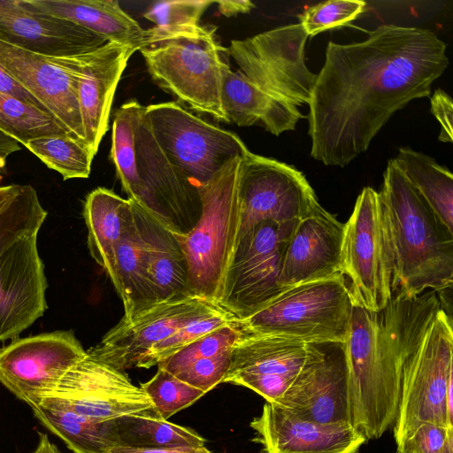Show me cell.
<instances>
[{
	"instance_id": "26",
	"label": "cell",
	"mask_w": 453,
	"mask_h": 453,
	"mask_svg": "<svg viewBox=\"0 0 453 453\" xmlns=\"http://www.w3.org/2000/svg\"><path fill=\"white\" fill-rule=\"evenodd\" d=\"M221 102L229 123L239 127L259 125L274 135L295 129L299 119L304 118L296 106L269 95L224 61Z\"/></svg>"
},
{
	"instance_id": "37",
	"label": "cell",
	"mask_w": 453,
	"mask_h": 453,
	"mask_svg": "<svg viewBox=\"0 0 453 453\" xmlns=\"http://www.w3.org/2000/svg\"><path fill=\"white\" fill-rule=\"evenodd\" d=\"M238 320L225 310L195 319L153 345L143 359L141 368L157 365L161 360L179 351L189 343L226 325Z\"/></svg>"
},
{
	"instance_id": "15",
	"label": "cell",
	"mask_w": 453,
	"mask_h": 453,
	"mask_svg": "<svg viewBox=\"0 0 453 453\" xmlns=\"http://www.w3.org/2000/svg\"><path fill=\"white\" fill-rule=\"evenodd\" d=\"M223 310L194 295L154 302L124 316L101 342L87 350L116 369L141 368L151 347L189 322Z\"/></svg>"
},
{
	"instance_id": "32",
	"label": "cell",
	"mask_w": 453,
	"mask_h": 453,
	"mask_svg": "<svg viewBox=\"0 0 453 453\" xmlns=\"http://www.w3.org/2000/svg\"><path fill=\"white\" fill-rule=\"evenodd\" d=\"M119 446L158 448L204 446L205 440L195 431L159 418L132 414L114 419Z\"/></svg>"
},
{
	"instance_id": "28",
	"label": "cell",
	"mask_w": 453,
	"mask_h": 453,
	"mask_svg": "<svg viewBox=\"0 0 453 453\" xmlns=\"http://www.w3.org/2000/svg\"><path fill=\"white\" fill-rule=\"evenodd\" d=\"M83 217L89 254L107 274L117 243L133 219L131 202L111 189L97 188L86 197Z\"/></svg>"
},
{
	"instance_id": "48",
	"label": "cell",
	"mask_w": 453,
	"mask_h": 453,
	"mask_svg": "<svg viewBox=\"0 0 453 453\" xmlns=\"http://www.w3.org/2000/svg\"><path fill=\"white\" fill-rule=\"evenodd\" d=\"M39 441L34 453H61L60 450L53 444L46 434L38 433Z\"/></svg>"
},
{
	"instance_id": "51",
	"label": "cell",
	"mask_w": 453,
	"mask_h": 453,
	"mask_svg": "<svg viewBox=\"0 0 453 453\" xmlns=\"http://www.w3.org/2000/svg\"><path fill=\"white\" fill-rule=\"evenodd\" d=\"M396 453H399V452H396Z\"/></svg>"
},
{
	"instance_id": "24",
	"label": "cell",
	"mask_w": 453,
	"mask_h": 453,
	"mask_svg": "<svg viewBox=\"0 0 453 453\" xmlns=\"http://www.w3.org/2000/svg\"><path fill=\"white\" fill-rule=\"evenodd\" d=\"M250 426L264 453H358L366 441L351 425L303 420L269 403Z\"/></svg>"
},
{
	"instance_id": "46",
	"label": "cell",
	"mask_w": 453,
	"mask_h": 453,
	"mask_svg": "<svg viewBox=\"0 0 453 453\" xmlns=\"http://www.w3.org/2000/svg\"><path fill=\"white\" fill-rule=\"evenodd\" d=\"M214 4H218L219 12L226 17L248 13L255 7L254 4L248 0H221L215 1Z\"/></svg>"
},
{
	"instance_id": "2",
	"label": "cell",
	"mask_w": 453,
	"mask_h": 453,
	"mask_svg": "<svg viewBox=\"0 0 453 453\" xmlns=\"http://www.w3.org/2000/svg\"><path fill=\"white\" fill-rule=\"evenodd\" d=\"M402 348V374L393 436L398 451L422 423L453 427L451 317L435 291L395 294L387 304Z\"/></svg>"
},
{
	"instance_id": "34",
	"label": "cell",
	"mask_w": 453,
	"mask_h": 453,
	"mask_svg": "<svg viewBox=\"0 0 453 453\" xmlns=\"http://www.w3.org/2000/svg\"><path fill=\"white\" fill-rule=\"evenodd\" d=\"M47 215L36 190L31 185H20L0 209V256L19 239L38 234Z\"/></svg>"
},
{
	"instance_id": "3",
	"label": "cell",
	"mask_w": 453,
	"mask_h": 453,
	"mask_svg": "<svg viewBox=\"0 0 453 453\" xmlns=\"http://www.w3.org/2000/svg\"><path fill=\"white\" fill-rule=\"evenodd\" d=\"M379 193L392 261V293L409 296L452 287L453 231L408 181L394 158Z\"/></svg>"
},
{
	"instance_id": "17",
	"label": "cell",
	"mask_w": 453,
	"mask_h": 453,
	"mask_svg": "<svg viewBox=\"0 0 453 453\" xmlns=\"http://www.w3.org/2000/svg\"><path fill=\"white\" fill-rule=\"evenodd\" d=\"M85 355L72 330L18 337L0 349V383L28 403L50 394Z\"/></svg>"
},
{
	"instance_id": "13",
	"label": "cell",
	"mask_w": 453,
	"mask_h": 453,
	"mask_svg": "<svg viewBox=\"0 0 453 453\" xmlns=\"http://www.w3.org/2000/svg\"><path fill=\"white\" fill-rule=\"evenodd\" d=\"M296 223L265 220L239 238L219 307L241 320L286 289L280 284L282 258Z\"/></svg>"
},
{
	"instance_id": "7",
	"label": "cell",
	"mask_w": 453,
	"mask_h": 453,
	"mask_svg": "<svg viewBox=\"0 0 453 453\" xmlns=\"http://www.w3.org/2000/svg\"><path fill=\"white\" fill-rule=\"evenodd\" d=\"M242 158L228 161L198 188L200 216L188 233H176L187 261L190 294L218 305L239 238Z\"/></svg>"
},
{
	"instance_id": "41",
	"label": "cell",
	"mask_w": 453,
	"mask_h": 453,
	"mask_svg": "<svg viewBox=\"0 0 453 453\" xmlns=\"http://www.w3.org/2000/svg\"><path fill=\"white\" fill-rule=\"evenodd\" d=\"M231 350L197 360L174 374L180 380L209 392L223 382L231 365Z\"/></svg>"
},
{
	"instance_id": "19",
	"label": "cell",
	"mask_w": 453,
	"mask_h": 453,
	"mask_svg": "<svg viewBox=\"0 0 453 453\" xmlns=\"http://www.w3.org/2000/svg\"><path fill=\"white\" fill-rule=\"evenodd\" d=\"M305 344L239 327L231 350V365L223 382L246 387L266 403L276 404L303 366Z\"/></svg>"
},
{
	"instance_id": "30",
	"label": "cell",
	"mask_w": 453,
	"mask_h": 453,
	"mask_svg": "<svg viewBox=\"0 0 453 453\" xmlns=\"http://www.w3.org/2000/svg\"><path fill=\"white\" fill-rule=\"evenodd\" d=\"M411 186L437 217L453 231V175L431 157L408 147L394 158Z\"/></svg>"
},
{
	"instance_id": "20",
	"label": "cell",
	"mask_w": 453,
	"mask_h": 453,
	"mask_svg": "<svg viewBox=\"0 0 453 453\" xmlns=\"http://www.w3.org/2000/svg\"><path fill=\"white\" fill-rule=\"evenodd\" d=\"M37 235L19 239L0 256V341L18 338L48 309Z\"/></svg>"
},
{
	"instance_id": "9",
	"label": "cell",
	"mask_w": 453,
	"mask_h": 453,
	"mask_svg": "<svg viewBox=\"0 0 453 453\" xmlns=\"http://www.w3.org/2000/svg\"><path fill=\"white\" fill-rule=\"evenodd\" d=\"M144 117L170 163L197 188L228 161L249 150L240 137L176 102L150 104Z\"/></svg>"
},
{
	"instance_id": "49",
	"label": "cell",
	"mask_w": 453,
	"mask_h": 453,
	"mask_svg": "<svg viewBox=\"0 0 453 453\" xmlns=\"http://www.w3.org/2000/svg\"><path fill=\"white\" fill-rule=\"evenodd\" d=\"M19 186V184H12L0 187V209L18 192Z\"/></svg>"
},
{
	"instance_id": "11",
	"label": "cell",
	"mask_w": 453,
	"mask_h": 453,
	"mask_svg": "<svg viewBox=\"0 0 453 453\" xmlns=\"http://www.w3.org/2000/svg\"><path fill=\"white\" fill-rule=\"evenodd\" d=\"M307 38L297 23L232 40L227 50L250 81L297 107L308 104L316 81L305 64Z\"/></svg>"
},
{
	"instance_id": "44",
	"label": "cell",
	"mask_w": 453,
	"mask_h": 453,
	"mask_svg": "<svg viewBox=\"0 0 453 453\" xmlns=\"http://www.w3.org/2000/svg\"><path fill=\"white\" fill-rule=\"evenodd\" d=\"M0 92L11 95L19 100L36 106L50 113L40 102L16 81L3 67L0 66ZM52 115V114H51Z\"/></svg>"
},
{
	"instance_id": "23",
	"label": "cell",
	"mask_w": 453,
	"mask_h": 453,
	"mask_svg": "<svg viewBox=\"0 0 453 453\" xmlns=\"http://www.w3.org/2000/svg\"><path fill=\"white\" fill-rule=\"evenodd\" d=\"M0 41L58 58L81 55L107 42L72 22L29 11L20 0H0Z\"/></svg>"
},
{
	"instance_id": "31",
	"label": "cell",
	"mask_w": 453,
	"mask_h": 453,
	"mask_svg": "<svg viewBox=\"0 0 453 453\" xmlns=\"http://www.w3.org/2000/svg\"><path fill=\"white\" fill-rule=\"evenodd\" d=\"M35 418L74 453H109L119 446L114 419L93 420L71 411L30 405Z\"/></svg>"
},
{
	"instance_id": "14",
	"label": "cell",
	"mask_w": 453,
	"mask_h": 453,
	"mask_svg": "<svg viewBox=\"0 0 453 453\" xmlns=\"http://www.w3.org/2000/svg\"><path fill=\"white\" fill-rule=\"evenodd\" d=\"M238 195L239 238L265 220L296 223L319 205L300 171L250 150L242 158Z\"/></svg>"
},
{
	"instance_id": "43",
	"label": "cell",
	"mask_w": 453,
	"mask_h": 453,
	"mask_svg": "<svg viewBox=\"0 0 453 453\" xmlns=\"http://www.w3.org/2000/svg\"><path fill=\"white\" fill-rule=\"evenodd\" d=\"M431 111L441 124L439 141L452 142L453 104L451 97L442 89H436L431 97Z\"/></svg>"
},
{
	"instance_id": "38",
	"label": "cell",
	"mask_w": 453,
	"mask_h": 453,
	"mask_svg": "<svg viewBox=\"0 0 453 453\" xmlns=\"http://www.w3.org/2000/svg\"><path fill=\"white\" fill-rule=\"evenodd\" d=\"M238 335L237 322L226 325L189 343L161 360L157 365L174 375L197 360L211 357L232 349Z\"/></svg>"
},
{
	"instance_id": "22",
	"label": "cell",
	"mask_w": 453,
	"mask_h": 453,
	"mask_svg": "<svg viewBox=\"0 0 453 453\" xmlns=\"http://www.w3.org/2000/svg\"><path fill=\"white\" fill-rule=\"evenodd\" d=\"M138 49L114 42L80 55L78 102L84 142L96 156L109 127L113 96L128 59Z\"/></svg>"
},
{
	"instance_id": "10",
	"label": "cell",
	"mask_w": 453,
	"mask_h": 453,
	"mask_svg": "<svg viewBox=\"0 0 453 453\" xmlns=\"http://www.w3.org/2000/svg\"><path fill=\"white\" fill-rule=\"evenodd\" d=\"M342 267L362 307L380 312L387 306L393 296L392 261L379 193L370 187L344 224Z\"/></svg>"
},
{
	"instance_id": "1",
	"label": "cell",
	"mask_w": 453,
	"mask_h": 453,
	"mask_svg": "<svg viewBox=\"0 0 453 453\" xmlns=\"http://www.w3.org/2000/svg\"><path fill=\"white\" fill-rule=\"evenodd\" d=\"M447 46L434 32L382 25L361 42H329L311 92V156L345 166L411 101L429 96L449 65Z\"/></svg>"
},
{
	"instance_id": "36",
	"label": "cell",
	"mask_w": 453,
	"mask_h": 453,
	"mask_svg": "<svg viewBox=\"0 0 453 453\" xmlns=\"http://www.w3.org/2000/svg\"><path fill=\"white\" fill-rule=\"evenodd\" d=\"M140 388L150 398L157 416L167 420L174 413L187 408L205 393L175 375L157 368L156 374Z\"/></svg>"
},
{
	"instance_id": "47",
	"label": "cell",
	"mask_w": 453,
	"mask_h": 453,
	"mask_svg": "<svg viewBox=\"0 0 453 453\" xmlns=\"http://www.w3.org/2000/svg\"><path fill=\"white\" fill-rule=\"evenodd\" d=\"M19 150L20 144L0 130V172L4 169L8 157Z\"/></svg>"
},
{
	"instance_id": "4",
	"label": "cell",
	"mask_w": 453,
	"mask_h": 453,
	"mask_svg": "<svg viewBox=\"0 0 453 453\" xmlns=\"http://www.w3.org/2000/svg\"><path fill=\"white\" fill-rule=\"evenodd\" d=\"M135 101L115 112L111 158L127 199L182 233H188L201 212L199 191L167 159Z\"/></svg>"
},
{
	"instance_id": "18",
	"label": "cell",
	"mask_w": 453,
	"mask_h": 453,
	"mask_svg": "<svg viewBox=\"0 0 453 453\" xmlns=\"http://www.w3.org/2000/svg\"><path fill=\"white\" fill-rule=\"evenodd\" d=\"M79 57H50L0 41V66L35 96L68 135L84 142L78 102Z\"/></svg>"
},
{
	"instance_id": "42",
	"label": "cell",
	"mask_w": 453,
	"mask_h": 453,
	"mask_svg": "<svg viewBox=\"0 0 453 453\" xmlns=\"http://www.w3.org/2000/svg\"><path fill=\"white\" fill-rule=\"evenodd\" d=\"M399 453H453V427L422 423L407 437Z\"/></svg>"
},
{
	"instance_id": "16",
	"label": "cell",
	"mask_w": 453,
	"mask_h": 453,
	"mask_svg": "<svg viewBox=\"0 0 453 453\" xmlns=\"http://www.w3.org/2000/svg\"><path fill=\"white\" fill-rule=\"evenodd\" d=\"M303 366L275 404L300 419L350 425L349 370L344 343H306Z\"/></svg>"
},
{
	"instance_id": "6",
	"label": "cell",
	"mask_w": 453,
	"mask_h": 453,
	"mask_svg": "<svg viewBox=\"0 0 453 453\" xmlns=\"http://www.w3.org/2000/svg\"><path fill=\"white\" fill-rule=\"evenodd\" d=\"M215 27L147 29L139 51L152 80L194 111L229 123L221 102V48Z\"/></svg>"
},
{
	"instance_id": "35",
	"label": "cell",
	"mask_w": 453,
	"mask_h": 453,
	"mask_svg": "<svg viewBox=\"0 0 453 453\" xmlns=\"http://www.w3.org/2000/svg\"><path fill=\"white\" fill-rule=\"evenodd\" d=\"M25 147L65 180L86 179L90 174L95 156L84 142L70 135L40 137Z\"/></svg>"
},
{
	"instance_id": "45",
	"label": "cell",
	"mask_w": 453,
	"mask_h": 453,
	"mask_svg": "<svg viewBox=\"0 0 453 453\" xmlns=\"http://www.w3.org/2000/svg\"><path fill=\"white\" fill-rule=\"evenodd\" d=\"M109 453H211L205 446L131 448L114 447Z\"/></svg>"
},
{
	"instance_id": "33",
	"label": "cell",
	"mask_w": 453,
	"mask_h": 453,
	"mask_svg": "<svg viewBox=\"0 0 453 453\" xmlns=\"http://www.w3.org/2000/svg\"><path fill=\"white\" fill-rule=\"evenodd\" d=\"M0 130L24 146L40 137L68 135L53 115L3 92H0Z\"/></svg>"
},
{
	"instance_id": "21",
	"label": "cell",
	"mask_w": 453,
	"mask_h": 453,
	"mask_svg": "<svg viewBox=\"0 0 453 453\" xmlns=\"http://www.w3.org/2000/svg\"><path fill=\"white\" fill-rule=\"evenodd\" d=\"M344 224L320 204L299 219L287 243L280 284H298L342 274Z\"/></svg>"
},
{
	"instance_id": "39",
	"label": "cell",
	"mask_w": 453,
	"mask_h": 453,
	"mask_svg": "<svg viewBox=\"0 0 453 453\" xmlns=\"http://www.w3.org/2000/svg\"><path fill=\"white\" fill-rule=\"evenodd\" d=\"M365 6L361 0H331L308 8L301 16L303 30L308 36L347 25L357 19Z\"/></svg>"
},
{
	"instance_id": "40",
	"label": "cell",
	"mask_w": 453,
	"mask_h": 453,
	"mask_svg": "<svg viewBox=\"0 0 453 453\" xmlns=\"http://www.w3.org/2000/svg\"><path fill=\"white\" fill-rule=\"evenodd\" d=\"M215 1L173 0L152 4L143 17L161 28H178L199 24L205 10Z\"/></svg>"
},
{
	"instance_id": "25",
	"label": "cell",
	"mask_w": 453,
	"mask_h": 453,
	"mask_svg": "<svg viewBox=\"0 0 453 453\" xmlns=\"http://www.w3.org/2000/svg\"><path fill=\"white\" fill-rule=\"evenodd\" d=\"M131 204L145 249L149 284L154 301L191 295L186 257L176 235L180 230L142 206L133 202Z\"/></svg>"
},
{
	"instance_id": "27",
	"label": "cell",
	"mask_w": 453,
	"mask_h": 453,
	"mask_svg": "<svg viewBox=\"0 0 453 453\" xmlns=\"http://www.w3.org/2000/svg\"><path fill=\"white\" fill-rule=\"evenodd\" d=\"M29 11L72 22L107 42L138 50L147 42V29L113 0H20Z\"/></svg>"
},
{
	"instance_id": "29",
	"label": "cell",
	"mask_w": 453,
	"mask_h": 453,
	"mask_svg": "<svg viewBox=\"0 0 453 453\" xmlns=\"http://www.w3.org/2000/svg\"><path fill=\"white\" fill-rule=\"evenodd\" d=\"M107 276L122 301L124 316L155 302L149 284L145 249L134 214L117 243Z\"/></svg>"
},
{
	"instance_id": "12",
	"label": "cell",
	"mask_w": 453,
	"mask_h": 453,
	"mask_svg": "<svg viewBox=\"0 0 453 453\" xmlns=\"http://www.w3.org/2000/svg\"><path fill=\"white\" fill-rule=\"evenodd\" d=\"M27 404L67 411L96 421L132 414L159 418L146 393L134 385L124 371L87 350L50 394Z\"/></svg>"
},
{
	"instance_id": "8",
	"label": "cell",
	"mask_w": 453,
	"mask_h": 453,
	"mask_svg": "<svg viewBox=\"0 0 453 453\" xmlns=\"http://www.w3.org/2000/svg\"><path fill=\"white\" fill-rule=\"evenodd\" d=\"M353 305L349 285L343 274H338L287 288L237 325L303 343L344 342Z\"/></svg>"
},
{
	"instance_id": "50",
	"label": "cell",
	"mask_w": 453,
	"mask_h": 453,
	"mask_svg": "<svg viewBox=\"0 0 453 453\" xmlns=\"http://www.w3.org/2000/svg\"><path fill=\"white\" fill-rule=\"evenodd\" d=\"M2 180H3V177H2V175H1V173H0V184H1ZM0 187H1V186H0Z\"/></svg>"
},
{
	"instance_id": "5",
	"label": "cell",
	"mask_w": 453,
	"mask_h": 453,
	"mask_svg": "<svg viewBox=\"0 0 453 453\" xmlns=\"http://www.w3.org/2000/svg\"><path fill=\"white\" fill-rule=\"evenodd\" d=\"M343 343L350 425L366 441L378 439L393 426L397 414L401 351L394 340L378 328L377 312L365 310L355 299Z\"/></svg>"
}]
</instances>
